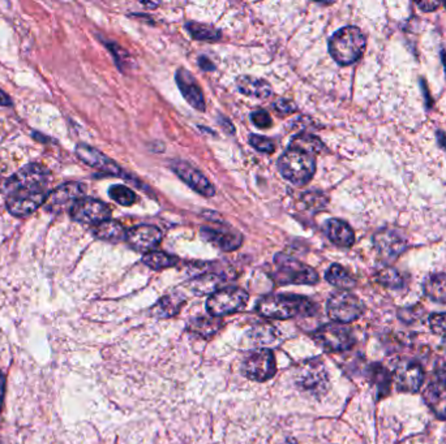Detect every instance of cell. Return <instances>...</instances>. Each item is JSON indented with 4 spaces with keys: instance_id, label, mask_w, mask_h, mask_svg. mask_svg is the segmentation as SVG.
<instances>
[{
    "instance_id": "cell-1",
    "label": "cell",
    "mask_w": 446,
    "mask_h": 444,
    "mask_svg": "<svg viewBox=\"0 0 446 444\" xmlns=\"http://www.w3.org/2000/svg\"><path fill=\"white\" fill-rule=\"evenodd\" d=\"M50 172L41 164L33 163L17 171L7 181L6 205L12 215L25 218L46 203L51 191Z\"/></svg>"
},
{
    "instance_id": "cell-2",
    "label": "cell",
    "mask_w": 446,
    "mask_h": 444,
    "mask_svg": "<svg viewBox=\"0 0 446 444\" xmlns=\"http://www.w3.org/2000/svg\"><path fill=\"white\" fill-rule=\"evenodd\" d=\"M316 310L315 304L303 296L272 295L261 298L257 311L270 319H290L297 316H312Z\"/></svg>"
},
{
    "instance_id": "cell-3",
    "label": "cell",
    "mask_w": 446,
    "mask_h": 444,
    "mask_svg": "<svg viewBox=\"0 0 446 444\" xmlns=\"http://www.w3.org/2000/svg\"><path fill=\"white\" fill-rule=\"evenodd\" d=\"M364 50L365 37L356 26H345L330 38V55L340 65L355 63L359 60Z\"/></svg>"
},
{
    "instance_id": "cell-4",
    "label": "cell",
    "mask_w": 446,
    "mask_h": 444,
    "mask_svg": "<svg viewBox=\"0 0 446 444\" xmlns=\"http://www.w3.org/2000/svg\"><path fill=\"white\" fill-rule=\"evenodd\" d=\"M278 169L290 182L306 185L316 172V159L303 150L288 148L278 159Z\"/></svg>"
},
{
    "instance_id": "cell-5",
    "label": "cell",
    "mask_w": 446,
    "mask_h": 444,
    "mask_svg": "<svg viewBox=\"0 0 446 444\" xmlns=\"http://www.w3.org/2000/svg\"><path fill=\"white\" fill-rule=\"evenodd\" d=\"M273 278L279 284H316L319 274L308 266L286 254L279 253L274 257Z\"/></svg>"
},
{
    "instance_id": "cell-6",
    "label": "cell",
    "mask_w": 446,
    "mask_h": 444,
    "mask_svg": "<svg viewBox=\"0 0 446 444\" xmlns=\"http://www.w3.org/2000/svg\"><path fill=\"white\" fill-rule=\"evenodd\" d=\"M248 293L238 287H227L215 291L206 301V310L214 318L224 317L240 311L248 302Z\"/></svg>"
},
{
    "instance_id": "cell-7",
    "label": "cell",
    "mask_w": 446,
    "mask_h": 444,
    "mask_svg": "<svg viewBox=\"0 0 446 444\" xmlns=\"http://www.w3.org/2000/svg\"><path fill=\"white\" fill-rule=\"evenodd\" d=\"M327 311L333 322L346 325L361 317L364 311V307L355 295L347 291H338L329 297Z\"/></svg>"
},
{
    "instance_id": "cell-8",
    "label": "cell",
    "mask_w": 446,
    "mask_h": 444,
    "mask_svg": "<svg viewBox=\"0 0 446 444\" xmlns=\"http://www.w3.org/2000/svg\"><path fill=\"white\" fill-rule=\"evenodd\" d=\"M276 371V359L270 349H256L243 362V374L251 381H267L274 377Z\"/></svg>"
},
{
    "instance_id": "cell-9",
    "label": "cell",
    "mask_w": 446,
    "mask_h": 444,
    "mask_svg": "<svg viewBox=\"0 0 446 444\" xmlns=\"http://www.w3.org/2000/svg\"><path fill=\"white\" fill-rule=\"evenodd\" d=\"M315 340L320 347L329 352L347 350L355 344V338L350 328L336 322L321 326L315 332Z\"/></svg>"
},
{
    "instance_id": "cell-10",
    "label": "cell",
    "mask_w": 446,
    "mask_h": 444,
    "mask_svg": "<svg viewBox=\"0 0 446 444\" xmlns=\"http://www.w3.org/2000/svg\"><path fill=\"white\" fill-rule=\"evenodd\" d=\"M297 384L315 396L325 393L329 386V377L324 364L319 360L306 362L297 370Z\"/></svg>"
},
{
    "instance_id": "cell-11",
    "label": "cell",
    "mask_w": 446,
    "mask_h": 444,
    "mask_svg": "<svg viewBox=\"0 0 446 444\" xmlns=\"http://www.w3.org/2000/svg\"><path fill=\"white\" fill-rule=\"evenodd\" d=\"M71 216L76 222L97 225L110 219L111 209L105 202L83 198L74 202L71 207Z\"/></svg>"
},
{
    "instance_id": "cell-12",
    "label": "cell",
    "mask_w": 446,
    "mask_h": 444,
    "mask_svg": "<svg viewBox=\"0 0 446 444\" xmlns=\"http://www.w3.org/2000/svg\"><path fill=\"white\" fill-rule=\"evenodd\" d=\"M393 379L399 391H419L424 381V371L416 361L401 360L394 369Z\"/></svg>"
},
{
    "instance_id": "cell-13",
    "label": "cell",
    "mask_w": 446,
    "mask_h": 444,
    "mask_svg": "<svg viewBox=\"0 0 446 444\" xmlns=\"http://www.w3.org/2000/svg\"><path fill=\"white\" fill-rule=\"evenodd\" d=\"M162 231L156 225L141 224L131 228L126 234L127 243L138 252L149 253L162 241Z\"/></svg>"
},
{
    "instance_id": "cell-14",
    "label": "cell",
    "mask_w": 446,
    "mask_h": 444,
    "mask_svg": "<svg viewBox=\"0 0 446 444\" xmlns=\"http://www.w3.org/2000/svg\"><path fill=\"white\" fill-rule=\"evenodd\" d=\"M85 191L84 184L67 182V184L58 187L55 191L50 193V196L46 201V206L50 212H60L67 205H71V207H72L74 202L83 200Z\"/></svg>"
},
{
    "instance_id": "cell-15",
    "label": "cell",
    "mask_w": 446,
    "mask_h": 444,
    "mask_svg": "<svg viewBox=\"0 0 446 444\" xmlns=\"http://www.w3.org/2000/svg\"><path fill=\"white\" fill-rule=\"evenodd\" d=\"M172 171L181 178V180L185 184H188L193 191L200 193L205 197H213L215 194L214 187L210 184L200 171L192 167L187 162L183 160H176L171 164Z\"/></svg>"
},
{
    "instance_id": "cell-16",
    "label": "cell",
    "mask_w": 446,
    "mask_h": 444,
    "mask_svg": "<svg viewBox=\"0 0 446 444\" xmlns=\"http://www.w3.org/2000/svg\"><path fill=\"white\" fill-rule=\"evenodd\" d=\"M201 234L206 241L212 243L213 245H215L217 248L222 249L224 252L235 250L243 243L242 234L230 227H226V225L202 227Z\"/></svg>"
},
{
    "instance_id": "cell-17",
    "label": "cell",
    "mask_w": 446,
    "mask_h": 444,
    "mask_svg": "<svg viewBox=\"0 0 446 444\" xmlns=\"http://www.w3.org/2000/svg\"><path fill=\"white\" fill-rule=\"evenodd\" d=\"M373 244L377 252L385 259H397L406 249V239L395 230H381L373 237Z\"/></svg>"
},
{
    "instance_id": "cell-18",
    "label": "cell",
    "mask_w": 446,
    "mask_h": 444,
    "mask_svg": "<svg viewBox=\"0 0 446 444\" xmlns=\"http://www.w3.org/2000/svg\"><path fill=\"white\" fill-rule=\"evenodd\" d=\"M175 78L184 99L197 111H205V101L202 96L201 87L196 81V78L185 68L178 69Z\"/></svg>"
},
{
    "instance_id": "cell-19",
    "label": "cell",
    "mask_w": 446,
    "mask_h": 444,
    "mask_svg": "<svg viewBox=\"0 0 446 444\" xmlns=\"http://www.w3.org/2000/svg\"><path fill=\"white\" fill-rule=\"evenodd\" d=\"M76 153H77L79 158L93 169L104 171L110 175H117V176L123 175V171L114 160L107 158L105 154H102L96 148H90L88 145H79L76 148Z\"/></svg>"
},
{
    "instance_id": "cell-20",
    "label": "cell",
    "mask_w": 446,
    "mask_h": 444,
    "mask_svg": "<svg viewBox=\"0 0 446 444\" xmlns=\"http://www.w3.org/2000/svg\"><path fill=\"white\" fill-rule=\"evenodd\" d=\"M424 400L429 409L438 420H446V388L435 379L431 382L424 391Z\"/></svg>"
},
{
    "instance_id": "cell-21",
    "label": "cell",
    "mask_w": 446,
    "mask_h": 444,
    "mask_svg": "<svg viewBox=\"0 0 446 444\" xmlns=\"http://www.w3.org/2000/svg\"><path fill=\"white\" fill-rule=\"evenodd\" d=\"M327 233L331 243L342 248H349L355 241V233L352 228L340 219H330L327 223Z\"/></svg>"
},
{
    "instance_id": "cell-22",
    "label": "cell",
    "mask_w": 446,
    "mask_h": 444,
    "mask_svg": "<svg viewBox=\"0 0 446 444\" xmlns=\"http://www.w3.org/2000/svg\"><path fill=\"white\" fill-rule=\"evenodd\" d=\"M236 86L245 96L267 98L272 94V86L269 83L252 76H240L236 80Z\"/></svg>"
},
{
    "instance_id": "cell-23",
    "label": "cell",
    "mask_w": 446,
    "mask_h": 444,
    "mask_svg": "<svg viewBox=\"0 0 446 444\" xmlns=\"http://www.w3.org/2000/svg\"><path fill=\"white\" fill-rule=\"evenodd\" d=\"M93 234L97 239L104 240V241H110V243H119L123 239H126V230L120 223L115 221H106V222L99 223L94 225L93 228Z\"/></svg>"
},
{
    "instance_id": "cell-24",
    "label": "cell",
    "mask_w": 446,
    "mask_h": 444,
    "mask_svg": "<svg viewBox=\"0 0 446 444\" xmlns=\"http://www.w3.org/2000/svg\"><path fill=\"white\" fill-rule=\"evenodd\" d=\"M424 292L432 301L446 304V274L429 276L425 280Z\"/></svg>"
},
{
    "instance_id": "cell-25",
    "label": "cell",
    "mask_w": 446,
    "mask_h": 444,
    "mask_svg": "<svg viewBox=\"0 0 446 444\" xmlns=\"http://www.w3.org/2000/svg\"><path fill=\"white\" fill-rule=\"evenodd\" d=\"M222 326V322L218 318H196L191 321L188 325V330L193 334H197L202 338L209 339L214 336L220 328Z\"/></svg>"
},
{
    "instance_id": "cell-26",
    "label": "cell",
    "mask_w": 446,
    "mask_h": 444,
    "mask_svg": "<svg viewBox=\"0 0 446 444\" xmlns=\"http://www.w3.org/2000/svg\"><path fill=\"white\" fill-rule=\"evenodd\" d=\"M325 278H327V280L329 282L331 286L337 287L342 291H347V289H351V288L355 287V279L340 264L330 266L329 270L327 271Z\"/></svg>"
},
{
    "instance_id": "cell-27",
    "label": "cell",
    "mask_w": 446,
    "mask_h": 444,
    "mask_svg": "<svg viewBox=\"0 0 446 444\" xmlns=\"http://www.w3.org/2000/svg\"><path fill=\"white\" fill-rule=\"evenodd\" d=\"M187 31L191 34L192 38L199 40V41H218L221 38V33L218 29L213 28L210 25L206 24H200V22H188L185 25Z\"/></svg>"
},
{
    "instance_id": "cell-28",
    "label": "cell",
    "mask_w": 446,
    "mask_h": 444,
    "mask_svg": "<svg viewBox=\"0 0 446 444\" xmlns=\"http://www.w3.org/2000/svg\"><path fill=\"white\" fill-rule=\"evenodd\" d=\"M370 378H371L372 383L374 384L376 390L380 393V396H386L389 391H390V375L388 370L383 368L381 365H372L371 370H370Z\"/></svg>"
},
{
    "instance_id": "cell-29",
    "label": "cell",
    "mask_w": 446,
    "mask_h": 444,
    "mask_svg": "<svg viewBox=\"0 0 446 444\" xmlns=\"http://www.w3.org/2000/svg\"><path fill=\"white\" fill-rule=\"evenodd\" d=\"M142 262L153 270H163L178 264V258L163 252H149L144 255Z\"/></svg>"
},
{
    "instance_id": "cell-30",
    "label": "cell",
    "mask_w": 446,
    "mask_h": 444,
    "mask_svg": "<svg viewBox=\"0 0 446 444\" xmlns=\"http://www.w3.org/2000/svg\"><path fill=\"white\" fill-rule=\"evenodd\" d=\"M290 148H299L303 150L306 153H308L311 155H316L319 154L320 151L324 148V144L321 142V139L312 135H297V137L292 138Z\"/></svg>"
},
{
    "instance_id": "cell-31",
    "label": "cell",
    "mask_w": 446,
    "mask_h": 444,
    "mask_svg": "<svg viewBox=\"0 0 446 444\" xmlns=\"http://www.w3.org/2000/svg\"><path fill=\"white\" fill-rule=\"evenodd\" d=\"M181 307V298L175 295H169L160 298L158 304L153 309V313L158 317H172L179 313Z\"/></svg>"
},
{
    "instance_id": "cell-32",
    "label": "cell",
    "mask_w": 446,
    "mask_h": 444,
    "mask_svg": "<svg viewBox=\"0 0 446 444\" xmlns=\"http://www.w3.org/2000/svg\"><path fill=\"white\" fill-rule=\"evenodd\" d=\"M108 194L114 201L122 206H132L138 201L135 191L124 185H113L108 191Z\"/></svg>"
},
{
    "instance_id": "cell-33",
    "label": "cell",
    "mask_w": 446,
    "mask_h": 444,
    "mask_svg": "<svg viewBox=\"0 0 446 444\" xmlns=\"http://www.w3.org/2000/svg\"><path fill=\"white\" fill-rule=\"evenodd\" d=\"M221 284V279L217 275H204L196 279L192 286L199 291L200 293H209V292H215L218 291V286Z\"/></svg>"
},
{
    "instance_id": "cell-34",
    "label": "cell",
    "mask_w": 446,
    "mask_h": 444,
    "mask_svg": "<svg viewBox=\"0 0 446 444\" xmlns=\"http://www.w3.org/2000/svg\"><path fill=\"white\" fill-rule=\"evenodd\" d=\"M249 144H251V146H254L257 151L266 153V154H272V153H274V150H276V145H274V142H273L270 138L263 137V136H258V135H251Z\"/></svg>"
},
{
    "instance_id": "cell-35",
    "label": "cell",
    "mask_w": 446,
    "mask_h": 444,
    "mask_svg": "<svg viewBox=\"0 0 446 444\" xmlns=\"http://www.w3.org/2000/svg\"><path fill=\"white\" fill-rule=\"evenodd\" d=\"M380 282L385 284V286L390 287V288H399L404 284V279L402 276L398 274L397 270L394 268H385L380 274Z\"/></svg>"
},
{
    "instance_id": "cell-36",
    "label": "cell",
    "mask_w": 446,
    "mask_h": 444,
    "mask_svg": "<svg viewBox=\"0 0 446 444\" xmlns=\"http://www.w3.org/2000/svg\"><path fill=\"white\" fill-rule=\"evenodd\" d=\"M429 325L436 335L446 340V313L432 314L429 317Z\"/></svg>"
},
{
    "instance_id": "cell-37",
    "label": "cell",
    "mask_w": 446,
    "mask_h": 444,
    "mask_svg": "<svg viewBox=\"0 0 446 444\" xmlns=\"http://www.w3.org/2000/svg\"><path fill=\"white\" fill-rule=\"evenodd\" d=\"M254 340L260 344H269L274 340L276 334L272 326H261L254 330Z\"/></svg>"
},
{
    "instance_id": "cell-38",
    "label": "cell",
    "mask_w": 446,
    "mask_h": 444,
    "mask_svg": "<svg viewBox=\"0 0 446 444\" xmlns=\"http://www.w3.org/2000/svg\"><path fill=\"white\" fill-rule=\"evenodd\" d=\"M251 120L257 128H270L272 127V123H273L270 115L264 110H258V111L252 112Z\"/></svg>"
},
{
    "instance_id": "cell-39",
    "label": "cell",
    "mask_w": 446,
    "mask_h": 444,
    "mask_svg": "<svg viewBox=\"0 0 446 444\" xmlns=\"http://www.w3.org/2000/svg\"><path fill=\"white\" fill-rule=\"evenodd\" d=\"M274 107H276V111L281 114H292L297 111V106L288 99H278Z\"/></svg>"
},
{
    "instance_id": "cell-40",
    "label": "cell",
    "mask_w": 446,
    "mask_h": 444,
    "mask_svg": "<svg viewBox=\"0 0 446 444\" xmlns=\"http://www.w3.org/2000/svg\"><path fill=\"white\" fill-rule=\"evenodd\" d=\"M418 7L422 8L423 11H433L438 7V3H435V1H419Z\"/></svg>"
},
{
    "instance_id": "cell-41",
    "label": "cell",
    "mask_w": 446,
    "mask_h": 444,
    "mask_svg": "<svg viewBox=\"0 0 446 444\" xmlns=\"http://www.w3.org/2000/svg\"><path fill=\"white\" fill-rule=\"evenodd\" d=\"M436 379L440 382L444 387L446 388V365H444L440 370H437V374H436Z\"/></svg>"
},
{
    "instance_id": "cell-42",
    "label": "cell",
    "mask_w": 446,
    "mask_h": 444,
    "mask_svg": "<svg viewBox=\"0 0 446 444\" xmlns=\"http://www.w3.org/2000/svg\"><path fill=\"white\" fill-rule=\"evenodd\" d=\"M4 390H6V378H4L3 373L0 371V411H1L3 399H4Z\"/></svg>"
},
{
    "instance_id": "cell-43",
    "label": "cell",
    "mask_w": 446,
    "mask_h": 444,
    "mask_svg": "<svg viewBox=\"0 0 446 444\" xmlns=\"http://www.w3.org/2000/svg\"><path fill=\"white\" fill-rule=\"evenodd\" d=\"M11 98H8L3 90H0V106H11Z\"/></svg>"
},
{
    "instance_id": "cell-44",
    "label": "cell",
    "mask_w": 446,
    "mask_h": 444,
    "mask_svg": "<svg viewBox=\"0 0 446 444\" xmlns=\"http://www.w3.org/2000/svg\"><path fill=\"white\" fill-rule=\"evenodd\" d=\"M200 67L204 68L205 71H212L214 69V65H213L210 60H208L206 58H200Z\"/></svg>"
},
{
    "instance_id": "cell-45",
    "label": "cell",
    "mask_w": 446,
    "mask_h": 444,
    "mask_svg": "<svg viewBox=\"0 0 446 444\" xmlns=\"http://www.w3.org/2000/svg\"><path fill=\"white\" fill-rule=\"evenodd\" d=\"M279 444H297L294 439H286L285 442H282V443Z\"/></svg>"
},
{
    "instance_id": "cell-46",
    "label": "cell",
    "mask_w": 446,
    "mask_h": 444,
    "mask_svg": "<svg viewBox=\"0 0 446 444\" xmlns=\"http://www.w3.org/2000/svg\"><path fill=\"white\" fill-rule=\"evenodd\" d=\"M445 7H446V3H445Z\"/></svg>"
},
{
    "instance_id": "cell-47",
    "label": "cell",
    "mask_w": 446,
    "mask_h": 444,
    "mask_svg": "<svg viewBox=\"0 0 446 444\" xmlns=\"http://www.w3.org/2000/svg\"><path fill=\"white\" fill-rule=\"evenodd\" d=\"M445 68H446V64H445Z\"/></svg>"
}]
</instances>
